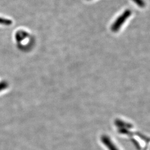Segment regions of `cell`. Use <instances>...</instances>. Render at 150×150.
Returning a JSON list of instances; mask_svg holds the SVG:
<instances>
[{"instance_id": "cell-1", "label": "cell", "mask_w": 150, "mask_h": 150, "mask_svg": "<svg viewBox=\"0 0 150 150\" xmlns=\"http://www.w3.org/2000/svg\"><path fill=\"white\" fill-rule=\"evenodd\" d=\"M130 14V12L126 11L125 12L124 15H122V16L120 18H118L116 23L114 25L113 29L114 30H116L119 28V26L122 24V23L125 21L126 18H127V17L129 16Z\"/></svg>"}, {"instance_id": "cell-2", "label": "cell", "mask_w": 150, "mask_h": 150, "mask_svg": "<svg viewBox=\"0 0 150 150\" xmlns=\"http://www.w3.org/2000/svg\"><path fill=\"white\" fill-rule=\"evenodd\" d=\"M133 1L135 3H137V4H138L139 6H144V4L143 0H133Z\"/></svg>"}]
</instances>
